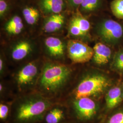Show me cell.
<instances>
[{
	"mask_svg": "<svg viewBox=\"0 0 123 123\" xmlns=\"http://www.w3.org/2000/svg\"><path fill=\"white\" fill-rule=\"evenodd\" d=\"M69 119L76 123H91L98 118L100 111L99 100L91 98H81L67 101Z\"/></svg>",
	"mask_w": 123,
	"mask_h": 123,
	"instance_id": "4",
	"label": "cell"
},
{
	"mask_svg": "<svg viewBox=\"0 0 123 123\" xmlns=\"http://www.w3.org/2000/svg\"><path fill=\"white\" fill-rule=\"evenodd\" d=\"M93 62L98 66L106 64L110 60L111 56V49L106 44L98 43L95 44L93 48Z\"/></svg>",
	"mask_w": 123,
	"mask_h": 123,
	"instance_id": "10",
	"label": "cell"
},
{
	"mask_svg": "<svg viewBox=\"0 0 123 123\" xmlns=\"http://www.w3.org/2000/svg\"><path fill=\"white\" fill-rule=\"evenodd\" d=\"M110 8L114 16L119 19H123V0H113Z\"/></svg>",
	"mask_w": 123,
	"mask_h": 123,
	"instance_id": "20",
	"label": "cell"
},
{
	"mask_svg": "<svg viewBox=\"0 0 123 123\" xmlns=\"http://www.w3.org/2000/svg\"><path fill=\"white\" fill-rule=\"evenodd\" d=\"M45 45L50 55L55 58H60L64 54L65 46L58 38L49 37L45 40Z\"/></svg>",
	"mask_w": 123,
	"mask_h": 123,
	"instance_id": "11",
	"label": "cell"
},
{
	"mask_svg": "<svg viewBox=\"0 0 123 123\" xmlns=\"http://www.w3.org/2000/svg\"><path fill=\"white\" fill-rule=\"evenodd\" d=\"M40 7L45 14H59L65 7L63 0H40Z\"/></svg>",
	"mask_w": 123,
	"mask_h": 123,
	"instance_id": "14",
	"label": "cell"
},
{
	"mask_svg": "<svg viewBox=\"0 0 123 123\" xmlns=\"http://www.w3.org/2000/svg\"><path fill=\"white\" fill-rule=\"evenodd\" d=\"M69 58L74 63H84L90 60L93 55V49L83 42L70 40L67 45Z\"/></svg>",
	"mask_w": 123,
	"mask_h": 123,
	"instance_id": "7",
	"label": "cell"
},
{
	"mask_svg": "<svg viewBox=\"0 0 123 123\" xmlns=\"http://www.w3.org/2000/svg\"><path fill=\"white\" fill-rule=\"evenodd\" d=\"M105 123H123V110L119 111L111 115Z\"/></svg>",
	"mask_w": 123,
	"mask_h": 123,
	"instance_id": "23",
	"label": "cell"
},
{
	"mask_svg": "<svg viewBox=\"0 0 123 123\" xmlns=\"http://www.w3.org/2000/svg\"><path fill=\"white\" fill-rule=\"evenodd\" d=\"M75 123V122H73V121H71L70 120H69V121H67L66 122H65V123Z\"/></svg>",
	"mask_w": 123,
	"mask_h": 123,
	"instance_id": "27",
	"label": "cell"
},
{
	"mask_svg": "<svg viewBox=\"0 0 123 123\" xmlns=\"http://www.w3.org/2000/svg\"><path fill=\"white\" fill-rule=\"evenodd\" d=\"M14 89L8 86L3 81L0 83V100H9L14 99L16 94Z\"/></svg>",
	"mask_w": 123,
	"mask_h": 123,
	"instance_id": "18",
	"label": "cell"
},
{
	"mask_svg": "<svg viewBox=\"0 0 123 123\" xmlns=\"http://www.w3.org/2000/svg\"></svg>",
	"mask_w": 123,
	"mask_h": 123,
	"instance_id": "28",
	"label": "cell"
},
{
	"mask_svg": "<svg viewBox=\"0 0 123 123\" xmlns=\"http://www.w3.org/2000/svg\"><path fill=\"white\" fill-rule=\"evenodd\" d=\"M22 14L26 23L33 25L37 22L40 14L38 11L33 7H26L22 10Z\"/></svg>",
	"mask_w": 123,
	"mask_h": 123,
	"instance_id": "17",
	"label": "cell"
},
{
	"mask_svg": "<svg viewBox=\"0 0 123 123\" xmlns=\"http://www.w3.org/2000/svg\"><path fill=\"white\" fill-rule=\"evenodd\" d=\"M101 0H84L80 5L82 12H89L96 10L101 6Z\"/></svg>",
	"mask_w": 123,
	"mask_h": 123,
	"instance_id": "19",
	"label": "cell"
},
{
	"mask_svg": "<svg viewBox=\"0 0 123 123\" xmlns=\"http://www.w3.org/2000/svg\"><path fill=\"white\" fill-rule=\"evenodd\" d=\"M69 32L71 35L74 36H83L85 35L73 19L71 20L70 23Z\"/></svg>",
	"mask_w": 123,
	"mask_h": 123,
	"instance_id": "24",
	"label": "cell"
},
{
	"mask_svg": "<svg viewBox=\"0 0 123 123\" xmlns=\"http://www.w3.org/2000/svg\"><path fill=\"white\" fill-rule=\"evenodd\" d=\"M65 22V17L62 14H52L47 18L44 22L43 30L47 33H52L59 31Z\"/></svg>",
	"mask_w": 123,
	"mask_h": 123,
	"instance_id": "12",
	"label": "cell"
},
{
	"mask_svg": "<svg viewBox=\"0 0 123 123\" xmlns=\"http://www.w3.org/2000/svg\"><path fill=\"white\" fill-rule=\"evenodd\" d=\"M8 4L5 0H0V17L2 18L7 12Z\"/></svg>",
	"mask_w": 123,
	"mask_h": 123,
	"instance_id": "25",
	"label": "cell"
},
{
	"mask_svg": "<svg viewBox=\"0 0 123 123\" xmlns=\"http://www.w3.org/2000/svg\"><path fill=\"white\" fill-rule=\"evenodd\" d=\"M112 68L115 70L123 72V50L119 51L114 55Z\"/></svg>",
	"mask_w": 123,
	"mask_h": 123,
	"instance_id": "22",
	"label": "cell"
},
{
	"mask_svg": "<svg viewBox=\"0 0 123 123\" xmlns=\"http://www.w3.org/2000/svg\"><path fill=\"white\" fill-rule=\"evenodd\" d=\"M31 44L27 41H21L13 47L11 56L14 61H19L24 59L32 51Z\"/></svg>",
	"mask_w": 123,
	"mask_h": 123,
	"instance_id": "13",
	"label": "cell"
},
{
	"mask_svg": "<svg viewBox=\"0 0 123 123\" xmlns=\"http://www.w3.org/2000/svg\"><path fill=\"white\" fill-rule=\"evenodd\" d=\"M123 99V87L117 85L109 88L105 94V108L111 110L119 105Z\"/></svg>",
	"mask_w": 123,
	"mask_h": 123,
	"instance_id": "9",
	"label": "cell"
},
{
	"mask_svg": "<svg viewBox=\"0 0 123 123\" xmlns=\"http://www.w3.org/2000/svg\"><path fill=\"white\" fill-rule=\"evenodd\" d=\"M13 99L0 100V122L10 123L11 118Z\"/></svg>",
	"mask_w": 123,
	"mask_h": 123,
	"instance_id": "16",
	"label": "cell"
},
{
	"mask_svg": "<svg viewBox=\"0 0 123 123\" xmlns=\"http://www.w3.org/2000/svg\"><path fill=\"white\" fill-rule=\"evenodd\" d=\"M72 19L76 22L84 34L86 35L90 28V24L88 20L79 14L75 15Z\"/></svg>",
	"mask_w": 123,
	"mask_h": 123,
	"instance_id": "21",
	"label": "cell"
},
{
	"mask_svg": "<svg viewBox=\"0 0 123 123\" xmlns=\"http://www.w3.org/2000/svg\"><path fill=\"white\" fill-rule=\"evenodd\" d=\"M98 34L102 40L109 45H115L122 38L123 27L112 19L103 21L97 27Z\"/></svg>",
	"mask_w": 123,
	"mask_h": 123,
	"instance_id": "6",
	"label": "cell"
},
{
	"mask_svg": "<svg viewBox=\"0 0 123 123\" xmlns=\"http://www.w3.org/2000/svg\"><path fill=\"white\" fill-rule=\"evenodd\" d=\"M109 78L101 71H87L74 81L65 96L59 102L67 101L81 98H91L99 100L110 87Z\"/></svg>",
	"mask_w": 123,
	"mask_h": 123,
	"instance_id": "3",
	"label": "cell"
},
{
	"mask_svg": "<svg viewBox=\"0 0 123 123\" xmlns=\"http://www.w3.org/2000/svg\"><path fill=\"white\" fill-rule=\"evenodd\" d=\"M75 71L72 66L49 62L43 64L36 91L54 102H59L73 84Z\"/></svg>",
	"mask_w": 123,
	"mask_h": 123,
	"instance_id": "1",
	"label": "cell"
},
{
	"mask_svg": "<svg viewBox=\"0 0 123 123\" xmlns=\"http://www.w3.org/2000/svg\"><path fill=\"white\" fill-rule=\"evenodd\" d=\"M43 67L39 62H31L14 72L12 78L16 95L36 91Z\"/></svg>",
	"mask_w": 123,
	"mask_h": 123,
	"instance_id": "5",
	"label": "cell"
},
{
	"mask_svg": "<svg viewBox=\"0 0 123 123\" xmlns=\"http://www.w3.org/2000/svg\"><path fill=\"white\" fill-rule=\"evenodd\" d=\"M24 27L22 18L18 16L11 18L5 26V29L11 35H18L21 33Z\"/></svg>",
	"mask_w": 123,
	"mask_h": 123,
	"instance_id": "15",
	"label": "cell"
},
{
	"mask_svg": "<svg viewBox=\"0 0 123 123\" xmlns=\"http://www.w3.org/2000/svg\"><path fill=\"white\" fill-rule=\"evenodd\" d=\"M71 6L76 7L80 6L84 0H68Z\"/></svg>",
	"mask_w": 123,
	"mask_h": 123,
	"instance_id": "26",
	"label": "cell"
},
{
	"mask_svg": "<svg viewBox=\"0 0 123 123\" xmlns=\"http://www.w3.org/2000/svg\"><path fill=\"white\" fill-rule=\"evenodd\" d=\"M69 120L68 107L64 103L56 102L46 111L42 123H64Z\"/></svg>",
	"mask_w": 123,
	"mask_h": 123,
	"instance_id": "8",
	"label": "cell"
},
{
	"mask_svg": "<svg viewBox=\"0 0 123 123\" xmlns=\"http://www.w3.org/2000/svg\"><path fill=\"white\" fill-rule=\"evenodd\" d=\"M55 103L36 91L16 95L13 99L10 123H41Z\"/></svg>",
	"mask_w": 123,
	"mask_h": 123,
	"instance_id": "2",
	"label": "cell"
}]
</instances>
